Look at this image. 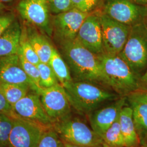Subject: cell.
Masks as SVG:
<instances>
[{
    "mask_svg": "<svg viewBox=\"0 0 147 147\" xmlns=\"http://www.w3.org/2000/svg\"><path fill=\"white\" fill-rule=\"evenodd\" d=\"M37 67L40 74V85L42 88H49L58 84L59 81L49 64L40 62Z\"/></svg>",
    "mask_w": 147,
    "mask_h": 147,
    "instance_id": "d4e9b609",
    "label": "cell"
},
{
    "mask_svg": "<svg viewBox=\"0 0 147 147\" xmlns=\"http://www.w3.org/2000/svg\"><path fill=\"white\" fill-rule=\"evenodd\" d=\"M19 53L21 54L28 61L34 64L38 65L40 62L37 53L32 47L28 40L25 26L22 28Z\"/></svg>",
    "mask_w": 147,
    "mask_h": 147,
    "instance_id": "603a6c76",
    "label": "cell"
},
{
    "mask_svg": "<svg viewBox=\"0 0 147 147\" xmlns=\"http://www.w3.org/2000/svg\"><path fill=\"white\" fill-rule=\"evenodd\" d=\"M37 147H65V144L51 126L43 132Z\"/></svg>",
    "mask_w": 147,
    "mask_h": 147,
    "instance_id": "cb8c5ba5",
    "label": "cell"
},
{
    "mask_svg": "<svg viewBox=\"0 0 147 147\" xmlns=\"http://www.w3.org/2000/svg\"><path fill=\"white\" fill-rule=\"evenodd\" d=\"M102 147H110V146H109V145H107V144H106L104 142H103V143H102Z\"/></svg>",
    "mask_w": 147,
    "mask_h": 147,
    "instance_id": "74e56055",
    "label": "cell"
},
{
    "mask_svg": "<svg viewBox=\"0 0 147 147\" xmlns=\"http://www.w3.org/2000/svg\"><path fill=\"white\" fill-rule=\"evenodd\" d=\"M18 55L24 71L39 90L42 87L40 85V74L37 65L28 61L20 53H19Z\"/></svg>",
    "mask_w": 147,
    "mask_h": 147,
    "instance_id": "4316f807",
    "label": "cell"
},
{
    "mask_svg": "<svg viewBox=\"0 0 147 147\" xmlns=\"http://www.w3.org/2000/svg\"><path fill=\"white\" fill-rule=\"evenodd\" d=\"M9 147V146H5V147Z\"/></svg>",
    "mask_w": 147,
    "mask_h": 147,
    "instance_id": "60d3db41",
    "label": "cell"
},
{
    "mask_svg": "<svg viewBox=\"0 0 147 147\" xmlns=\"http://www.w3.org/2000/svg\"><path fill=\"white\" fill-rule=\"evenodd\" d=\"M75 40L96 55L104 53L99 11L89 14L86 18Z\"/></svg>",
    "mask_w": 147,
    "mask_h": 147,
    "instance_id": "7c38bea8",
    "label": "cell"
},
{
    "mask_svg": "<svg viewBox=\"0 0 147 147\" xmlns=\"http://www.w3.org/2000/svg\"><path fill=\"white\" fill-rule=\"evenodd\" d=\"M104 53L118 55L124 47L131 26L116 21L99 11Z\"/></svg>",
    "mask_w": 147,
    "mask_h": 147,
    "instance_id": "8992f818",
    "label": "cell"
},
{
    "mask_svg": "<svg viewBox=\"0 0 147 147\" xmlns=\"http://www.w3.org/2000/svg\"><path fill=\"white\" fill-rule=\"evenodd\" d=\"M47 115L53 123L71 116V105L63 86L58 84L37 92Z\"/></svg>",
    "mask_w": 147,
    "mask_h": 147,
    "instance_id": "52a82bcc",
    "label": "cell"
},
{
    "mask_svg": "<svg viewBox=\"0 0 147 147\" xmlns=\"http://www.w3.org/2000/svg\"><path fill=\"white\" fill-rule=\"evenodd\" d=\"M132 2L138 5L147 6V0H131Z\"/></svg>",
    "mask_w": 147,
    "mask_h": 147,
    "instance_id": "836d02e7",
    "label": "cell"
},
{
    "mask_svg": "<svg viewBox=\"0 0 147 147\" xmlns=\"http://www.w3.org/2000/svg\"><path fill=\"white\" fill-rule=\"evenodd\" d=\"M140 89H147V69L140 78Z\"/></svg>",
    "mask_w": 147,
    "mask_h": 147,
    "instance_id": "d6a6232c",
    "label": "cell"
},
{
    "mask_svg": "<svg viewBox=\"0 0 147 147\" xmlns=\"http://www.w3.org/2000/svg\"><path fill=\"white\" fill-rule=\"evenodd\" d=\"M64 144H65V147H79V146H75V145H73V144H71L70 143H66V142H64Z\"/></svg>",
    "mask_w": 147,
    "mask_h": 147,
    "instance_id": "d590c367",
    "label": "cell"
},
{
    "mask_svg": "<svg viewBox=\"0 0 147 147\" xmlns=\"http://www.w3.org/2000/svg\"><path fill=\"white\" fill-rule=\"evenodd\" d=\"M127 98L142 101L147 104V89H139L128 95Z\"/></svg>",
    "mask_w": 147,
    "mask_h": 147,
    "instance_id": "1f68e13d",
    "label": "cell"
},
{
    "mask_svg": "<svg viewBox=\"0 0 147 147\" xmlns=\"http://www.w3.org/2000/svg\"><path fill=\"white\" fill-rule=\"evenodd\" d=\"M12 109L16 116L22 119L44 126H53V122L45 112L39 95L33 90L17 102Z\"/></svg>",
    "mask_w": 147,
    "mask_h": 147,
    "instance_id": "4fadbf2b",
    "label": "cell"
},
{
    "mask_svg": "<svg viewBox=\"0 0 147 147\" xmlns=\"http://www.w3.org/2000/svg\"><path fill=\"white\" fill-rule=\"evenodd\" d=\"M126 100V97L121 96L112 104L98 109L88 115L91 128L101 138L119 118L121 109L125 106Z\"/></svg>",
    "mask_w": 147,
    "mask_h": 147,
    "instance_id": "9a60e30c",
    "label": "cell"
},
{
    "mask_svg": "<svg viewBox=\"0 0 147 147\" xmlns=\"http://www.w3.org/2000/svg\"><path fill=\"white\" fill-rule=\"evenodd\" d=\"M16 20V16L13 13H7L0 16V36Z\"/></svg>",
    "mask_w": 147,
    "mask_h": 147,
    "instance_id": "f546056e",
    "label": "cell"
},
{
    "mask_svg": "<svg viewBox=\"0 0 147 147\" xmlns=\"http://www.w3.org/2000/svg\"><path fill=\"white\" fill-rule=\"evenodd\" d=\"M106 79V86L121 96H127L141 88L140 78L119 55H98Z\"/></svg>",
    "mask_w": 147,
    "mask_h": 147,
    "instance_id": "7a4b0ae2",
    "label": "cell"
},
{
    "mask_svg": "<svg viewBox=\"0 0 147 147\" xmlns=\"http://www.w3.org/2000/svg\"><path fill=\"white\" fill-rule=\"evenodd\" d=\"M52 126L64 142L81 147H102V138L78 118L70 116Z\"/></svg>",
    "mask_w": 147,
    "mask_h": 147,
    "instance_id": "5b68a950",
    "label": "cell"
},
{
    "mask_svg": "<svg viewBox=\"0 0 147 147\" xmlns=\"http://www.w3.org/2000/svg\"><path fill=\"white\" fill-rule=\"evenodd\" d=\"M14 0H0L1 2H2V3H8V2H10Z\"/></svg>",
    "mask_w": 147,
    "mask_h": 147,
    "instance_id": "8d00e7d4",
    "label": "cell"
},
{
    "mask_svg": "<svg viewBox=\"0 0 147 147\" xmlns=\"http://www.w3.org/2000/svg\"><path fill=\"white\" fill-rule=\"evenodd\" d=\"M25 27L28 40L40 62L49 64L54 47L47 38L37 30L36 27L29 24Z\"/></svg>",
    "mask_w": 147,
    "mask_h": 147,
    "instance_id": "2e32d148",
    "label": "cell"
},
{
    "mask_svg": "<svg viewBox=\"0 0 147 147\" xmlns=\"http://www.w3.org/2000/svg\"><path fill=\"white\" fill-rule=\"evenodd\" d=\"M138 76L147 69V25L141 21L131 27L126 43L118 55Z\"/></svg>",
    "mask_w": 147,
    "mask_h": 147,
    "instance_id": "277c9868",
    "label": "cell"
},
{
    "mask_svg": "<svg viewBox=\"0 0 147 147\" xmlns=\"http://www.w3.org/2000/svg\"><path fill=\"white\" fill-rule=\"evenodd\" d=\"M89 14L73 8L53 16V34L59 45L75 39L80 27Z\"/></svg>",
    "mask_w": 147,
    "mask_h": 147,
    "instance_id": "9c48e42d",
    "label": "cell"
},
{
    "mask_svg": "<svg viewBox=\"0 0 147 147\" xmlns=\"http://www.w3.org/2000/svg\"><path fill=\"white\" fill-rule=\"evenodd\" d=\"M49 127L16 116L14 117L8 146L37 147L43 132Z\"/></svg>",
    "mask_w": 147,
    "mask_h": 147,
    "instance_id": "8fae6325",
    "label": "cell"
},
{
    "mask_svg": "<svg viewBox=\"0 0 147 147\" xmlns=\"http://www.w3.org/2000/svg\"><path fill=\"white\" fill-rule=\"evenodd\" d=\"M5 8H6V7L4 5V3L0 1V14H1L4 10H5Z\"/></svg>",
    "mask_w": 147,
    "mask_h": 147,
    "instance_id": "e575fe53",
    "label": "cell"
},
{
    "mask_svg": "<svg viewBox=\"0 0 147 147\" xmlns=\"http://www.w3.org/2000/svg\"><path fill=\"white\" fill-rule=\"evenodd\" d=\"M49 64L62 86L73 80L68 64L55 47Z\"/></svg>",
    "mask_w": 147,
    "mask_h": 147,
    "instance_id": "ffe728a7",
    "label": "cell"
},
{
    "mask_svg": "<svg viewBox=\"0 0 147 147\" xmlns=\"http://www.w3.org/2000/svg\"><path fill=\"white\" fill-rule=\"evenodd\" d=\"M59 47L73 80L106 85L105 75L98 55L75 40L59 44Z\"/></svg>",
    "mask_w": 147,
    "mask_h": 147,
    "instance_id": "6da1fadb",
    "label": "cell"
},
{
    "mask_svg": "<svg viewBox=\"0 0 147 147\" xmlns=\"http://www.w3.org/2000/svg\"><path fill=\"white\" fill-rule=\"evenodd\" d=\"M132 110L133 119L137 133L142 146L147 143V104L128 98Z\"/></svg>",
    "mask_w": 147,
    "mask_h": 147,
    "instance_id": "d6986e66",
    "label": "cell"
},
{
    "mask_svg": "<svg viewBox=\"0 0 147 147\" xmlns=\"http://www.w3.org/2000/svg\"><path fill=\"white\" fill-rule=\"evenodd\" d=\"M101 13L112 19L129 26L144 21L147 6L138 5L131 0H103Z\"/></svg>",
    "mask_w": 147,
    "mask_h": 147,
    "instance_id": "ba28073f",
    "label": "cell"
},
{
    "mask_svg": "<svg viewBox=\"0 0 147 147\" xmlns=\"http://www.w3.org/2000/svg\"><path fill=\"white\" fill-rule=\"evenodd\" d=\"M74 8L86 13H92L101 7L103 0H71Z\"/></svg>",
    "mask_w": 147,
    "mask_h": 147,
    "instance_id": "83f0119b",
    "label": "cell"
},
{
    "mask_svg": "<svg viewBox=\"0 0 147 147\" xmlns=\"http://www.w3.org/2000/svg\"><path fill=\"white\" fill-rule=\"evenodd\" d=\"M103 142L112 147H125V141L121 131L119 118L105 132L101 137Z\"/></svg>",
    "mask_w": 147,
    "mask_h": 147,
    "instance_id": "7402d4cb",
    "label": "cell"
},
{
    "mask_svg": "<svg viewBox=\"0 0 147 147\" xmlns=\"http://www.w3.org/2000/svg\"><path fill=\"white\" fill-rule=\"evenodd\" d=\"M0 113H4L14 117L16 116L12 107L6 100L4 95L0 90Z\"/></svg>",
    "mask_w": 147,
    "mask_h": 147,
    "instance_id": "4dcf8cb0",
    "label": "cell"
},
{
    "mask_svg": "<svg viewBox=\"0 0 147 147\" xmlns=\"http://www.w3.org/2000/svg\"><path fill=\"white\" fill-rule=\"evenodd\" d=\"M0 90L8 103L13 107L32 90L26 84L0 83Z\"/></svg>",
    "mask_w": 147,
    "mask_h": 147,
    "instance_id": "44dd1931",
    "label": "cell"
},
{
    "mask_svg": "<svg viewBox=\"0 0 147 147\" xmlns=\"http://www.w3.org/2000/svg\"><path fill=\"white\" fill-rule=\"evenodd\" d=\"M141 147H147V145H144V146H142Z\"/></svg>",
    "mask_w": 147,
    "mask_h": 147,
    "instance_id": "ab89813d",
    "label": "cell"
},
{
    "mask_svg": "<svg viewBox=\"0 0 147 147\" xmlns=\"http://www.w3.org/2000/svg\"><path fill=\"white\" fill-rule=\"evenodd\" d=\"M21 31L20 24L16 20L0 36V57L18 54Z\"/></svg>",
    "mask_w": 147,
    "mask_h": 147,
    "instance_id": "e0dca14e",
    "label": "cell"
},
{
    "mask_svg": "<svg viewBox=\"0 0 147 147\" xmlns=\"http://www.w3.org/2000/svg\"><path fill=\"white\" fill-rule=\"evenodd\" d=\"M121 131L124 137L125 147H135L140 143L133 119L130 106H124L119 117Z\"/></svg>",
    "mask_w": 147,
    "mask_h": 147,
    "instance_id": "ac0fdd59",
    "label": "cell"
},
{
    "mask_svg": "<svg viewBox=\"0 0 147 147\" xmlns=\"http://www.w3.org/2000/svg\"><path fill=\"white\" fill-rule=\"evenodd\" d=\"M14 124V117L0 113V147L8 146L9 138Z\"/></svg>",
    "mask_w": 147,
    "mask_h": 147,
    "instance_id": "484cf974",
    "label": "cell"
},
{
    "mask_svg": "<svg viewBox=\"0 0 147 147\" xmlns=\"http://www.w3.org/2000/svg\"><path fill=\"white\" fill-rule=\"evenodd\" d=\"M51 14L54 16L69 11L74 8L71 0H47Z\"/></svg>",
    "mask_w": 147,
    "mask_h": 147,
    "instance_id": "f1b7e54d",
    "label": "cell"
},
{
    "mask_svg": "<svg viewBox=\"0 0 147 147\" xmlns=\"http://www.w3.org/2000/svg\"><path fill=\"white\" fill-rule=\"evenodd\" d=\"M0 83L26 84L37 93L39 90L24 71L18 54L0 57Z\"/></svg>",
    "mask_w": 147,
    "mask_h": 147,
    "instance_id": "5bb4252c",
    "label": "cell"
},
{
    "mask_svg": "<svg viewBox=\"0 0 147 147\" xmlns=\"http://www.w3.org/2000/svg\"><path fill=\"white\" fill-rule=\"evenodd\" d=\"M63 87L71 107L82 115H89L102 104L118 99L113 93L89 82L73 80Z\"/></svg>",
    "mask_w": 147,
    "mask_h": 147,
    "instance_id": "3957f363",
    "label": "cell"
},
{
    "mask_svg": "<svg viewBox=\"0 0 147 147\" xmlns=\"http://www.w3.org/2000/svg\"><path fill=\"white\" fill-rule=\"evenodd\" d=\"M16 10L28 24L49 36L53 35L52 18L47 0H21Z\"/></svg>",
    "mask_w": 147,
    "mask_h": 147,
    "instance_id": "30bf717a",
    "label": "cell"
},
{
    "mask_svg": "<svg viewBox=\"0 0 147 147\" xmlns=\"http://www.w3.org/2000/svg\"><path fill=\"white\" fill-rule=\"evenodd\" d=\"M144 22H146V25H147V14H146V17H145V19H144Z\"/></svg>",
    "mask_w": 147,
    "mask_h": 147,
    "instance_id": "f35d334b",
    "label": "cell"
}]
</instances>
